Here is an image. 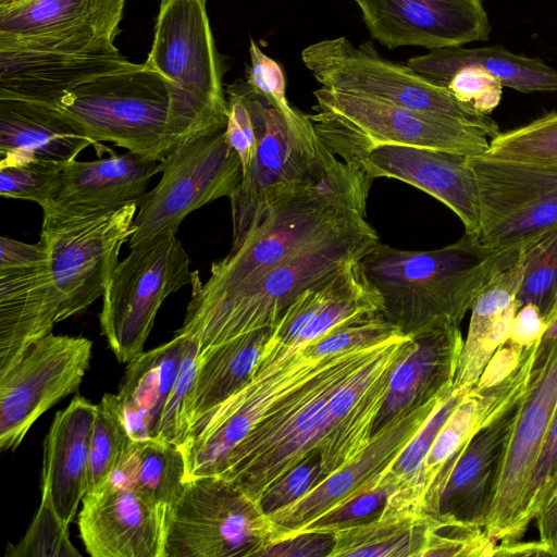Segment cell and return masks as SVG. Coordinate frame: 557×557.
Instances as JSON below:
<instances>
[{
	"label": "cell",
	"mask_w": 557,
	"mask_h": 557,
	"mask_svg": "<svg viewBox=\"0 0 557 557\" xmlns=\"http://www.w3.org/2000/svg\"><path fill=\"white\" fill-rule=\"evenodd\" d=\"M540 541L557 557V491L535 516Z\"/></svg>",
	"instance_id": "cell-54"
},
{
	"label": "cell",
	"mask_w": 557,
	"mask_h": 557,
	"mask_svg": "<svg viewBox=\"0 0 557 557\" xmlns=\"http://www.w3.org/2000/svg\"><path fill=\"white\" fill-rule=\"evenodd\" d=\"M115 267L102 295L101 334L121 363L143 354L163 301L196 271L175 232H165L129 247Z\"/></svg>",
	"instance_id": "cell-9"
},
{
	"label": "cell",
	"mask_w": 557,
	"mask_h": 557,
	"mask_svg": "<svg viewBox=\"0 0 557 557\" xmlns=\"http://www.w3.org/2000/svg\"><path fill=\"white\" fill-rule=\"evenodd\" d=\"M97 405L75 396L58 411L44 442L41 490L70 524L88 491L89 447Z\"/></svg>",
	"instance_id": "cell-26"
},
{
	"label": "cell",
	"mask_w": 557,
	"mask_h": 557,
	"mask_svg": "<svg viewBox=\"0 0 557 557\" xmlns=\"http://www.w3.org/2000/svg\"><path fill=\"white\" fill-rule=\"evenodd\" d=\"M324 479L317 449L280 478L263 495L260 505L267 515L295 502Z\"/></svg>",
	"instance_id": "cell-49"
},
{
	"label": "cell",
	"mask_w": 557,
	"mask_h": 557,
	"mask_svg": "<svg viewBox=\"0 0 557 557\" xmlns=\"http://www.w3.org/2000/svg\"><path fill=\"white\" fill-rule=\"evenodd\" d=\"M252 116L258 148L231 200L233 242L238 244L260 221L271 202L323 172L336 158L322 140L294 134L282 113L242 82Z\"/></svg>",
	"instance_id": "cell-13"
},
{
	"label": "cell",
	"mask_w": 557,
	"mask_h": 557,
	"mask_svg": "<svg viewBox=\"0 0 557 557\" xmlns=\"http://www.w3.org/2000/svg\"><path fill=\"white\" fill-rule=\"evenodd\" d=\"M154 188L137 202L129 247L165 232H175L193 211L231 197L242 180V163L225 128L175 146L160 162Z\"/></svg>",
	"instance_id": "cell-11"
},
{
	"label": "cell",
	"mask_w": 557,
	"mask_h": 557,
	"mask_svg": "<svg viewBox=\"0 0 557 557\" xmlns=\"http://www.w3.org/2000/svg\"><path fill=\"white\" fill-rule=\"evenodd\" d=\"M429 524L419 508L388 498L375 517L336 531L330 557H422Z\"/></svg>",
	"instance_id": "cell-34"
},
{
	"label": "cell",
	"mask_w": 557,
	"mask_h": 557,
	"mask_svg": "<svg viewBox=\"0 0 557 557\" xmlns=\"http://www.w3.org/2000/svg\"><path fill=\"white\" fill-rule=\"evenodd\" d=\"M335 154L358 165L372 180L395 178L429 194L460 219L465 234L476 238L480 201L471 156L404 145L344 149Z\"/></svg>",
	"instance_id": "cell-19"
},
{
	"label": "cell",
	"mask_w": 557,
	"mask_h": 557,
	"mask_svg": "<svg viewBox=\"0 0 557 557\" xmlns=\"http://www.w3.org/2000/svg\"><path fill=\"white\" fill-rule=\"evenodd\" d=\"M249 55L247 85L282 113L294 134L308 140H318L319 135L309 116L287 100L285 76L281 65L267 55L253 39H250Z\"/></svg>",
	"instance_id": "cell-41"
},
{
	"label": "cell",
	"mask_w": 557,
	"mask_h": 557,
	"mask_svg": "<svg viewBox=\"0 0 557 557\" xmlns=\"http://www.w3.org/2000/svg\"><path fill=\"white\" fill-rule=\"evenodd\" d=\"M309 114L322 143L335 154L344 149L404 145L483 156L487 134L463 121L326 88L313 92Z\"/></svg>",
	"instance_id": "cell-7"
},
{
	"label": "cell",
	"mask_w": 557,
	"mask_h": 557,
	"mask_svg": "<svg viewBox=\"0 0 557 557\" xmlns=\"http://www.w3.org/2000/svg\"><path fill=\"white\" fill-rule=\"evenodd\" d=\"M468 392L451 388L441 399L398 456L379 475V484L395 486L400 496L419 505L413 492L425 457L440 430Z\"/></svg>",
	"instance_id": "cell-37"
},
{
	"label": "cell",
	"mask_w": 557,
	"mask_h": 557,
	"mask_svg": "<svg viewBox=\"0 0 557 557\" xmlns=\"http://www.w3.org/2000/svg\"><path fill=\"white\" fill-rule=\"evenodd\" d=\"M451 388L394 417L372 435L366 448L351 462L325 476L295 502L269 515L276 525L274 542L287 537L362 490L376 485L382 471L398 456Z\"/></svg>",
	"instance_id": "cell-20"
},
{
	"label": "cell",
	"mask_w": 557,
	"mask_h": 557,
	"mask_svg": "<svg viewBox=\"0 0 557 557\" xmlns=\"http://www.w3.org/2000/svg\"><path fill=\"white\" fill-rule=\"evenodd\" d=\"M419 58L436 65H478L497 78L504 87L521 92L557 91V70L540 59L516 54L502 46L438 48Z\"/></svg>",
	"instance_id": "cell-36"
},
{
	"label": "cell",
	"mask_w": 557,
	"mask_h": 557,
	"mask_svg": "<svg viewBox=\"0 0 557 557\" xmlns=\"http://www.w3.org/2000/svg\"><path fill=\"white\" fill-rule=\"evenodd\" d=\"M494 556H502V557H508V556H550L553 557V554L549 549V547L544 544L543 542L534 541V542H521L515 541V542H498L494 549Z\"/></svg>",
	"instance_id": "cell-55"
},
{
	"label": "cell",
	"mask_w": 557,
	"mask_h": 557,
	"mask_svg": "<svg viewBox=\"0 0 557 557\" xmlns=\"http://www.w3.org/2000/svg\"><path fill=\"white\" fill-rule=\"evenodd\" d=\"M301 60L323 88L454 117L483 129L491 138L500 133L490 115L459 102L407 64L384 59L371 41L355 46L346 37L321 40L306 47Z\"/></svg>",
	"instance_id": "cell-10"
},
{
	"label": "cell",
	"mask_w": 557,
	"mask_h": 557,
	"mask_svg": "<svg viewBox=\"0 0 557 557\" xmlns=\"http://www.w3.org/2000/svg\"><path fill=\"white\" fill-rule=\"evenodd\" d=\"M129 483L166 509L177 499L186 482V463L181 447L158 438L132 442L119 467L110 474Z\"/></svg>",
	"instance_id": "cell-35"
},
{
	"label": "cell",
	"mask_w": 557,
	"mask_h": 557,
	"mask_svg": "<svg viewBox=\"0 0 557 557\" xmlns=\"http://www.w3.org/2000/svg\"><path fill=\"white\" fill-rule=\"evenodd\" d=\"M480 201L476 239L518 251L557 225V164L470 157Z\"/></svg>",
	"instance_id": "cell-14"
},
{
	"label": "cell",
	"mask_w": 557,
	"mask_h": 557,
	"mask_svg": "<svg viewBox=\"0 0 557 557\" xmlns=\"http://www.w3.org/2000/svg\"><path fill=\"white\" fill-rule=\"evenodd\" d=\"M136 213V202L95 215L42 213L39 240L61 298L59 322L83 313L102 297L121 247L134 234Z\"/></svg>",
	"instance_id": "cell-12"
},
{
	"label": "cell",
	"mask_w": 557,
	"mask_h": 557,
	"mask_svg": "<svg viewBox=\"0 0 557 557\" xmlns=\"http://www.w3.org/2000/svg\"><path fill=\"white\" fill-rule=\"evenodd\" d=\"M372 178L336 157L319 175L270 203L260 221L212 263L206 283L194 277L188 308L206 305L264 274L338 224L366 213Z\"/></svg>",
	"instance_id": "cell-1"
},
{
	"label": "cell",
	"mask_w": 557,
	"mask_h": 557,
	"mask_svg": "<svg viewBox=\"0 0 557 557\" xmlns=\"http://www.w3.org/2000/svg\"><path fill=\"white\" fill-rule=\"evenodd\" d=\"M270 334L271 327L259 330L199 352L196 377L184 414L186 438L195 424L252 377Z\"/></svg>",
	"instance_id": "cell-33"
},
{
	"label": "cell",
	"mask_w": 557,
	"mask_h": 557,
	"mask_svg": "<svg viewBox=\"0 0 557 557\" xmlns=\"http://www.w3.org/2000/svg\"><path fill=\"white\" fill-rule=\"evenodd\" d=\"M125 0H22L0 5V38L110 37Z\"/></svg>",
	"instance_id": "cell-30"
},
{
	"label": "cell",
	"mask_w": 557,
	"mask_h": 557,
	"mask_svg": "<svg viewBox=\"0 0 557 557\" xmlns=\"http://www.w3.org/2000/svg\"><path fill=\"white\" fill-rule=\"evenodd\" d=\"M160 173L159 162L127 151L107 158L66 163L42 213L95 215L138 202L150 180Z\"/></svg>",
	"instance_id": "cell-24"
},
{
	"label": "cell",
	"mask_w": 557,
	"mask_h": 557,
	"mask_svg": "<svg viewBox=\"0 0 557 557\" xmlns=\"http://www.w3.org/2000/svg\"><path fill=\"white\" fill-rule=\"evenodd\" d=\"M486 154L507 160L557 164V111L499 133L490 140Z\"/></svg>",
	"instance_id": "cell-40"
},
{
	"label": "cell",
	"mask_w": 557,
	"mask_h": 557,
	"mask_svg": "<svg viewBox=\"0 0 557 557\" xmlns=\"http://www.w3.org/2000/svg\"><path fill=\"white\" fill-rule=\"evenodd\" d=\"M523 276L517 295L521 308L532 304L545 318L557 288V225L520 249Z\"/></svg>",
	"instance_id": "cell-39"
},
{
	"label": "cell",
	"mask_w": 557,
	"mask_h": 557,
	"mask_svg": "<svg viewBox=\"0 0 557 557\" xmlns=\"http://www.w3.org/2000/svg\"><path fill=\"white\" fill-rule=\"evenodd\" d=\"M411 337L409 350L391 372L372 435L399 413L453 387L465 341L459 325L445 323Z\"/></svg>",
	"instance_id": "cell-25"
},
{
	"label": "cell",
	"mask_w": 557,
	"mask_h": 557,
	"mask_svg": "<svg viewBox=\"0 0 557 557\" xmlns=\"http://www.w3.org/2000/svg\"><path fill=\"white\" fill-rule=\"evenodd\" d=\"M132 442L117 395L104 394L97 404L90 437L88 491L108 480L123 460Z\"/></svg>",
	"instance_id": "cell-38"
},
{
	"label": "cell",
	"mask_w": 557,
	"mask_h": 557,
	"mask_svg": "<svg viewBox=\"0 0 557 557\" xmlns=\"http://www.w3.org/2000/svg\"><path fill=\"white\" fill-rule=\"evenodd\" d=\"M22 0H0V5H9L15 2H20Z\"/></svg>",
	"instance_id": "cell-57"
},
{
	"label": "cell",
	"mask_w": 557,
	"mask_h": 557,
	"mask_svg": "<svg viewBox=\"0 0 557 557\" xmlns=\"http://www.w3.org/2000/svg\"><path fill=\"white\" fill-rule=\"evenodd\" d=\"M275 533L261 505L231 482L194 478L166 510L164 557H262Z\"/></svg>",
	"instance_id": "cell-8"
},
{
	"label": "cell",
	"mask_w": 557,
	"mask_h": 557,
	"mask_svg": "<svg viewBox=\"0 0 557 557\" xmlns=\"http://www.w3.org/2000/svg\"><path fill=\"white\" fill-rule=\"evenodd\" d=\"M557 491V405L548 425L540 455L524 496L517 523L516 539L519 541L530 522Z\"/></svg>",
	"instance_id": "cell-45"
},
{
	"label": "cell",
	"mask_w": 557,
	"mask_h": 557,
	"mask_svg": "<svg viewBox=\"0 0 557 557\" xmlns=\"http://www.w3.org/2000/svg\"><path fill=\"white\" fill-rule=\"evenodd\" d=\"M225 134L242 163V174L251 165L258 148V140L251 113L247 106L242 82L227 88V121Z\"/></svg>",
	"instance_id": "cell-50"
},
{
	"label": "cell",
	"mask_w": 557,
	"mask_h": 557,
	"mask_svg": "<svg viewBox=\"0 0 557 557\" xmlns=\"http://www.w3.org/2000/svg\"><path fill=\"white\" fill-rule=\"evenodd\" d=\"M144 64L166 83L171 122L180 144L225 128L224 69L206 0H161Z\"/></svg>",
	"instance_id": "cell-5"
},
{
	"label": "cell",
	"mask_w": 557,
	"mask_h": 557,
	"mask_svg": "<svg viewBox=\"0 0 557 557\" xmlns=\"http://www.w3.org/2000/svg\"><path fill=\"white\" fill-rule=\"evenodd\" d=\"M186 336L144 351L128 362L116 394L134 442L158 437L163 409L182 360Z\"/></svg>",
	"instance_id": "cell-32"
},
{
	"label": "cell",
	"mask_w": 557,
	"mask_h": 557,
	"mask_svg": "<svg viewBox=\"0 0 557 557\" xmlns=\"http://www.w3.org/2000/svg\"><path fill=\"white\" fill-rule=\"evenodd\" d=\"M92 342L52 333L33 343L0 374V447L14 450L37 419L75 393L89 368Z\"/></svg>",
	"instance_id": "cell-17"
},
{
	"label": "cell",
	"mask_w": 557,
	"mask_h": 557,
	"mask_svg": "<svg viewBox=\"0 0 557 557\" xmlns=\"http://www.w3.org/2000/svg\"><path fill=\"white\" fill-rule=\"evenodd\" d=\"M366 213L354 215L259 277L186 310L175 334L196 339L200 351L271 327L302 292L358 263L379 244Z\"/></svg>",
	"instance_id": "cell-3"
},
{
	"label": "cell",
	"mask_w": 557,
	"mask_h": 557,
	"mask_svg": "<svg viewBox=\"0 0 557 557\" xmlns=\"http://www.w3.org/2000/svg\"><path fill=\"white\" fill-rule=\"evenodd\" d=\"M519 404L471 441L449 472L433 516L483 528Z\"/></svg>",
	"instance_id": "cell-27"
},
{
	"label": "cell",
	"mask_w": 557,
	"mask_h": 557,
	"mask_svg": "<svg viewBox=\"0 0 557 557\" xmlns=\"http://www.w3.org/2000/svg\"><path fill=\"white\" fill-rule=\"evenodd\" d=\"M199 352L198 342L186 336L177 375L161 417L158 440L178 446L186 440L184 414L196 377Z\"/></svg>",
	"instance_id": "cell-47"
},
{
	"label": "cell",
	"mask_w": 557,
	"mask_h": 557,
	"mask_svg": "<svg viewBox=\"0 0 557 557\" xmlns=\"http://www.w3.org/2000/svg\"><path fill=\"white\" fill-rule=\"evenodd\" d=\"M98 145L57 109L0 98V165L29 161L66 164Z\"/></svg>",
	"instance_id": "cell-29"
},
{
	"label": "cell",
	"mask_w": 557,
	"mask_h": 557,
	"mask_svg": "<svg viewBox=\"0 0 557 557\" xmlns=\"http://www.w3.org/2000/svg\"><path fill=\"white\" fill-rule=\"evenodd\" d=\"M48 262V251L40 240L27 244L7 236L0 237V272L33 268Z\"/></svg>",
	"instance_id": "cell-52"
},
{
	"label": "cell",
	"mask_w": 557,
	"mask_h": 557,
	"mask_svg": "<svg viewBox=\"0 0 557 557\" xmlns=\"http://www.w3.org/2000/svg\"><path fill=\"white\" fill-rule=\"evenodd\" d=\"M70 524L55 512L49 494L41 490L40 505L25 535L9 544L8 557H77L79 552L70 541Z\"/></svg>",
	"instance_id": "cell-42"
},
{
	"label": "cell",
	"mask_w": 557,
	"mask_h": 557,
	"mask_svg": "<svg viewBox=\"0 0 557 557\" xmlns=\"http://www.w3.org/2000/svg\"><path fill=\"white\" fill-rule=\"evenodd\" d=\"M411 343V336H394L332 395L329 428L317 449L324 478L351 462L369 444L391 372Z\"/></svg>",
	"instance_id": "cell-23"
},
{
	"label": "cell",
	"mask_w": 557,
	"mask_h": 557,
	"mask_svg": "<svg viewBox=\"0 0 557 557\" xmlns=\"http://www.w3.org/2000/svg\"><path fill=\"white\" fill-rule=\"evenodd\" d=\"M557 405V345L533 363L483 523L498 542H515L524 496Z\"/></svg>",
	"instance_id": "cell-18"
},
{
	"label": "cell",
	"mask_w": 557,
	"mask_h": 557,
	"mask_svg": "<svg viewBox=\"0 0 557 557\" xmlns=\"http://www.w3.org/2000/svg\"><path fill=\"white\" fill-rule=\"evenodd\" d=\"M522 276L519 252L516 261L496 271L479 293L471 308L468 334L457 364L455 391L468 392L474 387L493 355L507 339L511 322L520 309L517 295Z\"/></svg>",
	"instance_id": "cell-31"
},
{
	"label": "cell",
	"mask_w": 557,
	"mask_h": 557,
	"mask_svg": "<svg viewBox=\"0 0 557 557\" xmlns=\"http://www.w3.org/2000/svg\"><path fill=\"white\" fill-rule=\"evenodd\" d=\"M518 251H495L465 234L443 248L401 250L379 243L358 262L364 282L381 299V314L404 335L459 325L479 293Z\"/></svg>",
	"instance_id": "cell-2"
},
{
	"label": "cell",
	"mask_w": 557,
	"mask_h": 557,
	"mask_svg": "<svg viewBox=\"0 0 557 557\" xmlns=\"http://www.w3.org/2000/svg\"><path fill=\"white\" fill-rule=\"evenodd\" d=\"M545 330L542 312L536 306L528 304L517 311L506 341L524 348L541 341Z\"/></svg>",
	"instance_id": "cell-53"
},
{
	"label": "cell",
	"mask_w": 557,
	"mask_h": 557,
	"mask_svg": "<svg viewBox=\"0 0 557 557\" xmlns=\"http://www.w3.org/2000/svg\"><path fill=\"white\" fill-rule=\"evenodd\" d=\"M396 490L393 485H381L379 483L364 488L357 495L311 520L287 537L304 532L334 534L345 527L368 521L382 510L388 497Z\"/></svg>",
	"instance_id": "cell-48"
},
{
	"label": "cell",
	"mask_w": 557,
	"mask_h": 557,
	"mask_svg": "<svg viewBox=\"0 0 557 557\" xmlns=\"http://www.w3.org/2000/svg\"><path fill=\"white\" fill-rule=\"evenodd\" d=\"M61 298L49 262L0 272V374L59 322Z\"/></svg>",
	"instance_id": "cell-28"
},
{
	"label": "cell",
	"mask_w": 557,
	"mask_h": 557,
	"mask_svg": "<svg viewBox=\"0 0 557 557\" xmlns=\"http://www.w3.org/2000/svg\"><path fill=\"white\" fill-rule=\"evenodd\" d=\"M331 357H310L300 348L271 362L257 363L252 377L195 424L180 446L186 481L214 475L231 449L276 405L318 374Z\"/></svg>",
	"instance_id": "cell-15"
},
{
	"label": "cell",
	"mask_w": 557,
	"mask_h": 557,
	"mask_svg": "<svg viewBox=\"0 0 557 557\" xmlns=\"http://www.w3.org/2000/svg\"><path fill=\"white\" fill-rule=\"evenodd\" d=\"M334 544L332 533L304 532L272 543L262 557H330Z\"/></svg>",
	"instance_id": "cell-51"
},
{
	"label": "cell",
	"mask_w": 557,
	"mask_h": 557,
	"mask_svg": "<svg viewBox=\"0 0 557 557\" xmlns=\"http://www.w3.org/2000/svg\"><path fill=\"white\" fill-rule=\"evenodd\" d=\"M398 334L403 333L381 312H377L333 329L322 337L307 344L302 350L310 357H323L375 345Z\"/></svg>",
	"instance_id": "cell-44"
},
{
	"label": "cell",
	"mask_w": 557,
	"mask_h": 557,
	"mask_svg": "<svg viewBox=\"0 0 557 557\" xmlns=\"http://www.w3.org/2000/svg\"><path fill=\"white\" fill-rule=\"evenodd\" d=\"M165 516L132 484L108 479L84 496L79 534L92 557H164Z\"/></svg>",
	"instance_id": "cell-22"
},
{
	"label": "cell",
	"mask_w": 557,
	"mask_h": 557,
	"mask_svg": "<svg viewBox=\"0 0 557 557\" xmlns=\"http://www.w3.org/2000/svg\"><path fill=\"white\" fill-rule=\"evenodd\" d=\"M391 338L333 354L318 374L276 405L231 449L214 475L260 504L280 478L318 449L329 428L332 395Z\"/></svg>",
	"instance_id": "cell-4"
},
{
	"label": "cell",
	"mask_w": 557,
	"mask_h": 557,
	"mask_svg": "<svg viewBox=\"0 0 557 557\" xmlns=\"http://www.w3.org/2000/svg\"><path fill=\"white\" fill-rule=\"evenodd\" d=\"M544 320L546 330L537 345L534 363H540L547 352L557 345V288L550 309Z\"/></svg>",
	"instance_id": "cell-56"
},
{
	"label": "cell",
	"mask_w": 557,
	"mask_h": 557,
	"mask_svg": "<svg viewBox=\"0 0 557 557\" xmlns=\"http://www.w3.org/2000/svg\"><path fill=\"white\" fill-rule=\"evenodd\" d=\"M355 1L357 2L358 0H355Z\"/></svg>",
	"instance_id": "cell-58"
},
{
	"label": "cell",
	"mask_w": 557,
	"mask_h": 557,
	"mask_svg": "<svg viewBox=\"0 0 557 557\" xmlns=\"http://www.w3.org/2000/svg\"><path fill=\"white\" fill-rule=\"evenodd\" d=\"M64 165L39 161L0 165V196L42 207L51 199Z\"/></svg>",
	"instance_id": "cell-46"
},
{
	"label": "cell",
	"mask_w": 557,
	"mask_h": 557,
	"mask_svg": "<svg viewBox=\"0 0 557 557\" xmlns=\"http://www.w3.org/2000/svg\"><path fill=\"white\" fill-rule=\"evenodd\" d=\"M373 39L388 49L431 50L487 40L488 15L482 0H358Z\"/></svg>",
	"instance_id": "cell-21"
},
{
	"label": "cell",
	"mask_w": 557,
	"mask_h": 557,
	"mask_svg": "<svg viewBox=\"0 0 557 557\" xmlns=\"http://www.w3.org/2000/svg\"><path fill=\"white\" fill-rule=\"evenodd\" d=\"M51 107L98 145L99 156L100 143H112L160 162L180 144L166 83L144 63L77 85Z\"/></svg>",
	"instance_id": "cell-6"
},
{
	"label": "cell",
	"mask_w": 557,
	"mask_h": 557,
	"mask_svg": "<svg viewBox=\"0 0 557 557\" xmlns=\"http://www.w3.org/2000/svg\"><path fill=\"white\" fill-rule=\"evenodd\" d=\"M134 64L110 37L0 38V98L51 107L77 85Z\"/></svg>",
	"instance_id": "cell-16"
},
{
	"label": "cell",
	"mask_w": 557,
	"mask_h": 557,
	"mask_svg": "<svg viewBox=\"0 0 557 557\" xmlns=\"http://www.w3.org/2000/svg\"><path fill=\"white\" fill-rule=\"evenodd\" d=\"M496 544L479 525L430 516L423 556L492 557Z\"/></svg>",
	"instance_id": "cell-43"
}]
</instances>
